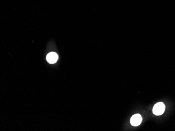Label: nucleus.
Masks as SVG:
<instances>
[{"instance_id":"f257e3e1","label":"nucleus","mask_w":175,"mask_h":131,"mask_svg":"<svg viewBox=\"0 0 175 131\" xmlns=\"http://www.w3.org/2000/svg\"><path fill=\"white\" fill-rule=\"evenodd\" d=\"M165 105L163 102H158L155 104L153 107V112L156 116H161L164 113L165 110Z\"/></svg>"},{"instance_id":"f03ea898","label":"nucleus","mask_w":175,"mask_h":131,"mask_svg":"<svg viewBox=\"0 0 175 131\" xmlns=\"http://www.w3.org/2000/svg\"><path fill=\"white\" fill-rule=\"evenodd\" d=\"M142 122V117L140 114H135L133 115L130 120L131 124L134 126L139 125Z\"/></svg>"},{"instance_id":"7ed1b4c3","label":"nucleus","mask_w":175,"mask_h":131,"mask_svg":"<svg viewBox=\"0 0 175 131\" xmlns=\"http://www.w3.org/2000/svg\"><path fill=\"white\" fill-rule=\"evenodd\" d=\"M46 59L48 63L51 64H54L57 61L58 59V56L56 53L51 52L47 55Z\"/></svg>"}]
</instances>
